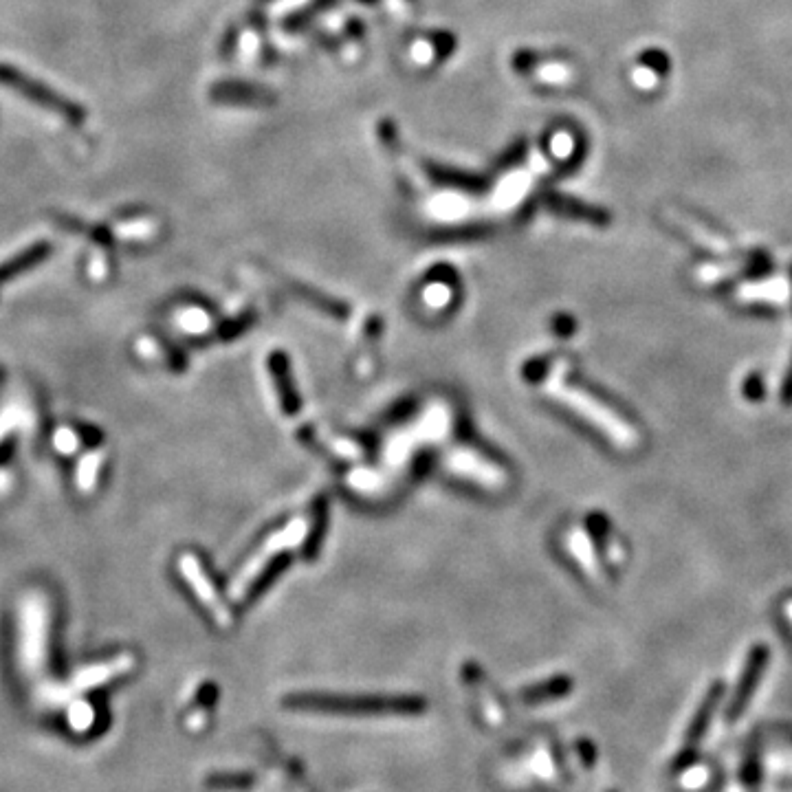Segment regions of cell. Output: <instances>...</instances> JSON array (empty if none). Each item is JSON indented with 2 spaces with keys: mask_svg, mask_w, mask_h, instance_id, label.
Listing matches in <instances>:
<instances>
[{
  "mask_svg": "<svg viewBox=\"0 0 792 792\" xmlns=\"http://www.w3.org/2000/svg\"><path fill=\"white\" fill-rule=\"evenodd\" d=\"M449 297H451V291L445 284H432V286H427V291H425V304L432 308H443L449 302Z\"/></svg>",
  "mask_w": 792,
  "mask_h": 792,
  "instance_id": "ac0fdd59",
  "label": "cell"
},
{
  "mask_svg": "<svg viewBox=\"0 0 792 792\" xmlns=\"http://www.w3.org/2000/svg\"><path fill=\"white\" fill-rule=\"evenodd\" d=\"M176 324H179L185 333L190 335H201L209 328V317L201 308H185V311L179 313L176 317Z\"/></svg>",
  "mask_w": 792,
  "mask_h": 792,
  "instance_id": "8fae6325",
  "label": "cell"
},
{
  "mask_svg": "<svg viewBox=\"0 0 792 792\" xmlns=\"http://www.w3.org/2000/svg\"><path fill=\"white\" fill-rule=\"evenodd\" d=\"M680 777H682V786H685L687 790H698L707 784L711 773H709V766L696 764V766H685Z\"/></svg>",
  "mask_w": 792,
  "mask_h": 792,
  "instance_id": "4fadbf2b",
  "label": "cell"
},
{
  "mask_svg": "<svg viewBox=\"0 0 792 792\" xmlns=\"http://www.w3.org/2000/svg\"><path fill=\"white\" fill-rule=\"evenodd\" d=\"M722 687H724V685H720V682H715V685H713L711 691H709V696L704 698L702 707H700V711L696 713V718H693V724H691V729H689V733H687V744H689V746L696 744V742L700 740V735H702L704 731H707L709 720H711V713H713L715 704H718V700H720V696H722Z\"/></svg>",
  "mask_w": 792,
  "mask_h": 792,
  "instance_id": "ba28073f",
  "label": "cell"
},
{
  "mask_svg": "<svg viewBox=\"0 0 792 792\" xmlns=\"http://www.w3.org/2000/svg\"><path fill=\"white\" fill-rule=\"evenodd\" d=\"M445 465L449 471L460 473V476L476 480L484 487H502L504 484V471L498 465H491L489 460H484L480 454L471 449H454L449 451L445 458Z\"/></svg>",
  "mask_w": 792,
  "mask_h": 792,
  "instance_id": "5b68a950",
  "label": "cell"
},
{
  "mask_svg": "<svg viewBox=\"0 0 792 792\" xmlns=\"http://www.w3.org/2000/svg\"><path fill=\"white\" fill-rule=\"evenodd\" d=\"M53 443H55V449L62 451V454H73V451L80 447V438H77L73 429L62 427V429H58V434H55Z\"/></svg>",
  "mask_w": 792,
  "mask_h": 792,
  "instance_id": "9a60e30c",
  "label": "cell"
},
{
  "mask_svg": "<svg viewBox=\"0 0 792 792\" xmlns=\"http://www.w3.org/2000/svg\"><path fill=\"white\" fill-rule=\"evenodd\" d=\"M308 528H311V524H308L306 517H297V520H293L289 526H284L282 531L273 533L258 553L247 561V566L240 570L236 581L231 583V594H234L236 599L245 597L247 590L251 588V583L256 581L260 572L269 566V561L278 553H282V550L300 546L308 535Z\"/></svg>",
  "mask_w": 792,
  "mask_h": 792,
  "instance_id": "277c9868",
  "label": "cell"
},
{
  "mask_svg": "<svg viewBox=\"0 0 792 792\" xmlns=\"http://www.w3.org/2000/svg\"><path fill=\"white\" fill-rule=\"evenodd\" d=\"M641 62L645 66H649L652 71H656L658 75H667L669 69H671V60L667 58L663 51H645Z\"/></svg>",
  "mask_w": 792,
  "mask_h": 792,
  "instance_id": "e0dca14e",
  "label": "cell"
},
{
  "mask_svg": "<svg viewBox=\"0 0 792 792\" xmlns=\"http://www.w3.org/2000/svg\"><path fill=\"white\" fill-rule=\"evenodd\" d=\"M779 399L786 407L792 405V359H790V366L784 374V381H781V390H779Z\"/></svg>",
  "mask_w": 792,
  "mask_h": 792,
  "instance_id": "d6986e66",
  "label": "cell"
},
{
  "mask_svg": "<svg viewBox=\"0 0 792 792\" xmlns=\"http://www.w3.org/2000/svg\"><path fill=\"white\" fill-rule=\"evenodd\" d=\"M0 84H5L7 88H11V91L29 99L33 104H38L40 108H47L51 113L71 121L73 126H80L86 119V110L80 104L71 102V99H66L60 93H55L47 84L33 80V77H29L25 71L16 69V66L0 64Z\"/></svg>",
  "mask_w": 792,
  "mask_h": 792,
  "instance_id": "3957f363",
  "label": "cell"
},
{
  "mask_svg": "<svg viewBox=\"0 0 792 792\" xmlns=\"http://www.w3.org/2000/svg\"><path fill=\"white\" fill-rule=\"evenodd\" d=\"M179 564H181V572H183L185 581L190 583V588L198 594V599H201V603L205 605V608L214 614V619L218 621V625H229L231 623V614L223 605V601L218 599L216 588L212 586V581L207 579L205 570L201 566V561H198L194 555L185 553L181 557Z\"/></svg>",
  "mask_w": 792,
  "mask_h": 792,
  "instance_id": "8992f818",
  "label": "cell"
},
{
  "mask_svg": "<svg viewBox=\"0 0 792 792\" xmlns=\"http://www.w3.org/2000/svg\"><path fill=\"white\" fill-rule=\"evenodd\" d=\"M570 687H572V682L568 678H555V680H550V682H544V685L526 689L522 693V700L531 702V704L544 702V700H555V698L566 696V693L570 691Z\"/></svg>",
  "mask_w": 792,
  "mask_h": 792,
  "instance_id": "30bf717a",
  "label": "cell"
},
{
  "mask_svg": "<svg viewBox=\"0 0 792 792\" xmlns=\"http://www.w3.org/2000/svg\"><path fill=\"white\" fill-rule=\"evenodd\" d=\"M546 392L553 396L555 401L568 405L572 412H577L592 425L601 427V432L614 438V443L632 445V436H636V434L625 425V421L619 414H614L608 405H603L601 401L594 399L592 394L572 388V385L564 383L559 377H553L546 383Z\"/></svg>",
  "mask_w": 792,
  "mask_h": 792,
  "instance_id": "7a4b0ae2",
  "label": "cell"
},
{
  "mask_svg": "<svg viewBox=\"0 0 792 792\" xmlns=\"http://www.w3.org/2000/svg\"><path fill=\"white\" fill-rule=\"evenodd\" d=\"M568 548H570V553L575 555V559L579 561V566H583V570L590 572V575L597 572L599 564H597V557H594V546L586 533L572 531L568 535Z\"/></svg>",
  "mask_w": 792,
  "mask_h": 792,
  "instance_id": "9c48e42d",
  "label": "cell"
},
{
  "mask_svg": "<svg viewBox=\"0 0 792 792\" xmlns=\"http://www.w3.org/2000/svg\"><path fill=\"white\" fill-rule=\"evenodd\" d=\"M768 656L770 654H768L766 645H755L751 649V654H748L744 674H742L740 682H737V691H735V698H733V715L740 713L746 707V702L751 700L755 687L759 685V678H762L764 669L768 665Z\"/></svg>",
  "mask_w": 792,
  "mask_h": 792,
  "instance_id": "52a82bcc",
  "label": "cell"
},
{
  "mask_svg": "<svg viewBox=\"0 0 792 792\" xmlns=\"http://www.w3.org/2000/svg\"><path fill=\"white\" fill-rule=\"evenodd\" d=\"M742 394H744V399L751 401V403L762 401L764 396H766V383H764L762 374H759V372L748 374V377L742 383Z\"/></svg>",
  "mask_w": 792,
  "mask_h": 792,
  "instance_id": "5bb4252c",
  "label": "cell"
},
{
  "mask_svg": "<svg viewBox=\"0 0 792 792\" xmlns=\"http://www.w3.org/2000/svg\"><path fill=\"white\" fill-rule=\"evenodd\" d=\"M99 465H102V458H99V454L86 456V458L80 462V467H77V484H80V489H84V491H86V489H93Z\"/></svg>",
  "mask_w": 792,
  "mask_h": 792,
  "instance_id": "7c38bea8",
  "label": "cell"
},
{
  "mask_svg": "<svg viewBox=\"0 0 792 792\" xmlns=\"http://www.w3.org/2000/svg\"><path fill=\"white\" fill-rule=\"evenodd\" d=\"M790 280H792V264H790Z\"/></svg>",
  "mask_w": 792,
  "mask_h": 792,
  "instance_id": "ffe728a7",
  "label": "cell"
},
{
  "mask_svg": "<svg viewBox=\"0 0 792 792\" xmlns=\"http://www.w3.org/2000/svg\"><path fill=\"white\" fill-rule=\"evenodd\" d=\"M256 784V779L251 775H234V777H214L209 779V786L214 788H236V790H245L251 788Z\"/></svg>",
  "mask_w": 792,
  "mask_h": 792,
  "instance_id": "2e32d148",
  "label": "cell"
},
{
  "mask_svg": "<svg viewBox=\"0 0 792 792\" xmlns=\"http://www.w3.org/2000/svg\"><path fill=\"white\" fill-rule=\"evenodd\" d=\"M284 709L335 713V715H418L427 704L414 696H326V693H295L284 698Z\"/></svg>",
  "mask_w": 792,
  "mask_h": 792,
  "instance_id": "6da1fadb",
  "label": "cell"
}]
</instances>
